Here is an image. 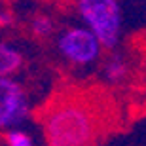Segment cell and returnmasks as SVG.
<instances>
[{
    "instance_id": "5",
    "label": "cell",
    "mask_w": 146,
    "mask_h": 146,
    "mask_svg": "<svg viewBox=\"0 0 146 146\" xmlns=\"http://www.w3.org/2000/svg\"><path fill=\"white\" fill-rule=\"evenodd\" d=\"M21 49L10 42H0V78H11L23 66Z\"/></svg>"
},
{
    "instance_id": "2",
    "label": "cell",
    "mask_w": 146,
    "mask_h": 146,
    "mask_svg": "<svg viewBox=\"0 0 146 146\" xmlns=\"http://www.w3.org/2000/svg\"><path fill=\"white\" fill-rule=\"evenodd\" d=\"M84 27L99 40L104 49L118 46L123 31V13L116 0H82L76 4Z\"/></svg>"
},
{
    "instance_id": "3",
    "label": "cell",
    "mask_w": 146,
    "mask_h": 146,
    "mask_svg": "<svg viewBox=\"0 0 146 146\" xmlns=\"http://www.w3.org/2000/svg\"><path fill=\"white\" fill-rule=\"evenodd\" d=\"M57 49L63 59H66L72 65L86 66L91 65L101 57L103 46L99 40L89 33V29L74 25V27L63 29L57 36Z\"/></svg>"
},
{
    "instance_id": "7",
    "label": "cell",
    "mask_w": 146,
    "mask_h": 146,
    "mask_svg": "<svg viewBox=\"0 0 146 146\" xmlns=\"http://www.w3.org/2000/svg\"><path fill=\"white\" fill-rule=\"evenodd\" d=\"M31 33L36 38H48L55 33V21L48 13H36L31 19Z\"/></svg>"
},
{
    "instance_id": "9",
    "label": "cell",
    "mask_w": 146,
    "mask_h": 146,
    "mask_svg": "<svg viewBox=\"0 0 146 146\" xmlns=\"http://www.w3.org/2000/svg\"><path fill=\"white\" fill-rule=\"evenodd\" d=\"M11 23H13V15H11V11L0 10V27H10Z\"/></svg>"
},
{
    "instance_id": "6",
    "label": "cell",
    "mask_w": 146,
    "mask_h": 146,
    "mask_svg": "<svg viewBox=\"0 0 146 146\" xmlns=\"http://www.w3.org/2000/svg\"><path fill=\"white\" fill-rule=\"evenodd\" d=\"M103 70H104V78L110 84H119V82H123L127 78V74H129V65H127L123 55L112 53V55H108V59L104 61Z\"/></svg>"
},
{
    "instance_id": "8",
    "label": "cell",
    "mask_w": 146,
    "mask_h": 146,
    "mask_svg": "<svg viewBox=\"0 0 146 146\" xmlns=\"http://www.w3.org/2000/svg\"><path fill=\"white\" fill-rule=\"evenodd\" d=\"M6 146H34V141L27 131L17 127L6 133Z\"/></svg>"
},
{
    "instance_id": "1",
    "label": "cell",
    "mask_w": 146,
    "mask_h": 146,
    "mask_svg": "<svg viewBox=\"0 0 146 146\" xmlns=\"http://www.w3.org/2000/svg\"><path fill=\"white\" fill-rule=\"evenodd\" d=\"M48 146H89L99 133V116L82 99H63L49 104L42 118Z\"/></svg>"
},
{
    "instance_id": "4",
    "label": "cell",
    "mask_w": 146,
    "mask_h": 146,
    "mask_svg": "<svg viewBox=\"0 0 146 146\" xmlns=\"http://www.w3.org/2000/svg\"><path fill=\"white\" fill-rule=\"evenodd\" d=\"M29 97L15 78H0V131L17 129L29 116Z\"/></svg>"
}]
</instances>
